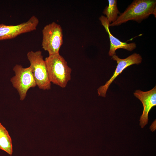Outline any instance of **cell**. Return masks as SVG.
<instances>
[{
    "instance_id": "6da1fadb",
    "label": "cell",
    "mask_w": 156,
    "mask_h": 156,
    "mask_svg": "<svg viewBox=\"0 0 156 156\" xmlns=\"http://www.w3.org/2000/svg\"><path fill=\"white\" fill-rule=\"evenodd\" d=\"M151 14L156 18L155 0H134L123 12L120 14L115 21L109 24V26H119L130 20L140 23Z\"/></svg>"
},
{
    "instance_id": "7a4b0ae2",
    "label": "cell",
    "mask_w": 156,
    "mask_h": 156,
    "mask_svg": "<svg viewBox=\"0 0 156 156\" xmlns=\"http://www.w3.org/2000/svg\"><path fill=\"white\" fill-rule=\"evenodd\" d=\"M51 82L62 88L66 87L71 78V68L59 53L49 55L45 60Z\"/></svg>"
},
{
    "instance_id": "3957f363",
    "label": "cell",
    "mask_w": 156,
    "mask_h": 156,
    "mask_svg": "<svg viewBox=\"0 0 156 156\" xmlns=\"http://www.w3.org/2000/svg\"><path fill=\"white\" fill-rule=\"evenodd\" d=\"M27 56L36 86L40 89L45 90L51 89V83L42 52L40 51H30L28 52Z\"/></svg>"
},
{
    "instance_id": "277c9868",
    "label": "cell",
    "mask_w": 156,
    "mask_h": 156,
    "mask_svg": "<svg viewBox=\"0 0 156 156\" xmlns=\"http://www.w3.org/2000/svg\"><path fill=\"white\" fill-rule=\"evenodd\" d=\"M42 48L49 55L59 53L63 43L62 29L61 26L55 22L47 25L42 31Z\"/></svg>"
},
{
    "instance_id": "5b68a950",
    "label": "cell",
    "mask_w": 156,
    "mask_h": 156,
    "mask_svg": "<svg viewBox=\"0 0 156 156\" xmlns=\"http://www.w3.org/2000/svg\"><path fill=\"white\" fill-rule=\"evenodd\" d=\"M15 75L10 79L13 87L18 92L20 99L23 100L28 90L36 86L30 66L24 68L21 65L16 64L13 68Z\"/></svg>"
},
{
    "instance_id": "8992f818",
    "label": "cell",
    "mask_w": 156,
    "mask_h": 156,
    "mask_svg": "<svg viewBox=\"0 0 156 156\" xmlns=\"http://www.w3.org/2000/svg\"><path fill=\"white\" fill-rule=\"evenodd\" d=\"M38 18L33 16L27 21L16 25L0 24V40L11 39L21 34L34 31L39 23Z\"/></svg>"
},
{
    "instance_id": "52a82bcc",
    "label": "cell",
    "mask_w": 156,
    "mask_h": 156,
    "mask_svg": "<svg viewBox=\"0 0 156 156\" xmlns=\"http://www.w3.org/2000/svg\"><path fill=\"white\" fill-rule=\"evenodd\" d=\"M112 59L116 61L117 64L114 74L105 85L101 86L97 89L99 96L104 97L106 96V92L110 85L125 69L132 65L140 64L142 60L141 56L139 54L136 53L125 59L120 58L115 54L112 56Z\"/></svg>"
},
{
    "instance_id": "ba28073f",
    "label": "cell",
    "mask_w": 156,
    "mask_h": 156,
    "mask_svg": "<svg viewBox=\"0 0 156 156\" xmlns=\"http://www.w3.org/2000/svg\"><path fill=\"white\" fill-rule=\"evenodd\" d=\"M133 94L141 101L143 105V112L140 120V125L141 128H143L148 123L149 111L156 105V86L146 92L136 90Z\"/></svg>"
},
{
    "instance_id": "9c48e42d",
    "label": "cell",
    "mask_w": 156,
    "mask_h": 156,
    "mask_svg": "<svg viewBox=\"0 0 156 156\" xmlns=\"http://www.w3.org/2000/svg\"><path fill=\"white\" fill-rule=\"evenodd\" d=\"M99 19L101 25L105 28L109 35L110 44L108 52L109 56L112 57L113 55L116 54V51L119 49H123L131 51L136 47V44L135 42L127 43L123 42L113 36L109 31V23L105 16L101 15Z\"/></svg>"
},
{
    "instance_id": "30bf717a",
    "label": "cell",
    "mask_w": 156,
    "mask_h": 156,
    "mask_svg": "<svg viewBox=\"0 0 156 156\" xmlns=\"http://www.w3.org/2000/svg\"><path fill=\"white\" fill-rule=\"evenodd\" d=\"M0 149L11 155L12 152V140L6 129L0 122Z\"/></svg>"
},
{
    "instance_id": "8fae6325",
    "label": "cell",
    "mask_w": 156,
    "mask_h": 156,
    "mask_svg": "<svg viewBox=\"0 0 156 156\" xmlns=\"http://www.w3.org/2000/svg\"><path fill=\"white\" fill-rule=\"evenodd\" d=\"M108 5L106 6L103 13L106 15L109 24L115 21L120 13L117 7V1L108 0Z\"/></svg>"
}]
</instances>
